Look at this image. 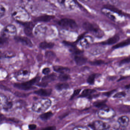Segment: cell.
Instances as JSON below:
<instances>
[{"mask_svg":"<svg viewBox=\"0 0 130 130\" xmlns=\"http://www.w3.org/2000/svg\"><path fill=\"white\" fill-rule=\"evenodd\" d=\"M51 104V101L49 99H40L33 103L32 109L36 112H44L50 108Z\"/></svg>","mask_w":130,"mask_h":130,"instance_id":"cell-1","label":"cell"},{"mask_svg":"<svg viewBox=\"0 0 130 130\" xmlns=\"http://www.w3.org/2000/svg\"><path fill=\"white\" fill-rule=\"evenodd\" d=\"M116 112L114 109L109 107H105L99 109L98 112V116L102 119H110L114 118Z\"/></svg>","mask_w":130,"mask_h":130,"instance_id":"cell-2","label":"cell"},{"mask_svg":"<svg viewBox=\"0 0 130 130\" xmlns=\"http://www.w3.org/2000/svg\"><path fill=\"white\" fill-rule=\"evenodd\" d=\"M40 79V77H36L32 79L31 80L26 82H24L22 83L15 84L14 86L17 89L23 90L32 89H34V87L32 86V85L38 82Z\"/></svg>","mask_w":130,"mask_h":130,"instance_id":"cell-3","label":"cell"},{"mask_svg":"<svg viewBox=\"0 0 130 130\" xmlns=\"http://www.w3.org/2000/svg\"><path fill=\"white\" fill-rule=\"evenodd\" d=\"M58 24L61 27L71 29L76 28L77 27V25L75 20L68 18L61 19L58 21Z\"/></svg>","mask_w":130,"mask_h":130,"instance_id":"cell-4","label":"cell"},{"mask_svg":"<svg viewBox=\"0 0 130 130\" xmlns=\"http://www.w3.org/2000/svg\"><path fill=\"white\" fill-rule=\"evenodd\" d=\"M17 31L16 28L14 25H9L3 30L2 36L7 38L11 36H15L16 35Z\"/></svg>","mask_w":130,"mask_h":130,"instance_id":"cell-5","label":"cell"},{"mask_svg":"<svg viewBox=\"0 0 130 130\" xmlns=\"http://www.w3.org/2000/svg\"><path fill=\"white\" fill-rule=\"evenodd\" d=\"M93 130H103L109 128V125L107 123L101 121H96L89 125Z\"/></svg>","mask_w":130,"mask_h":130,"instance_id":"cell-6","label":"cell"},{"mask_svg":"<svg viewBox=\"0 0 130 130\" xmlns=\"http://www.w3.org/2000/svg\"><path fill=\"white\" fill-rule=\"evenodd\" d=\"M1 106L4 110L8 111L10 109L12 108L13 106V102L8 99L6 96L1 94Z\"/></svg>","mask_w":130,"mask_h":130,"instance_id":"cell-7","label":"cell"},{"mask_svg":"<svg viewBox=\"0 0 130 130\" xmlns=\"http://www.w3.org/2000/svg\"><path fill=\"white\" fill-rule=\"evenodd\" d=\"M21 24L24 26V32L26 35L30 37H31L33 36L32 34V30L34 28V23L32 22H21Z\"/></svg>","mask_w":130,"mask_h":130,"instance_id":"cell-8","label":"cell"},{"mask_svg":"<svg viewBox=\"0 0 130 130\" xmlns=\"http://www.w3.org/2000/svg\"><path fill=\"white\" fill-rule=\"evenodd\" d=\"M47 29V26L45 25H39L36 28L35 31V34L39 38H42L45 35Z\"/></svg>","mask_w":130,"mask_h":130,"instance_id":"cell-9","label":"cell"},{"mask_svg":"<svg viewBox=\"0 0 130 130\" xmlns=\"http://www.w3.org/2000/svg\"><path fill=\"white\" fill-rule=\"evenodd\" d=\"M15 40L18 42H21L24 45H26L29 47L33 46V44L29 39L26 37L23 36H16L15 37Z\"/></svg>","mask_w":130,"mask_h":130,"instance_id":"cell-10","label":"cell"},{"mask_svg":"<svg viewBox=\"0 0 130 130\" xmlns=\"http://www.w3.org/2000/svg\"><path fill=\"white\" fill-rule=\"evenodd\" d=\"M130 119L126 116H122L119 117L118 120V122L121 129H124L128 125Z\"/></svg>","mask_w":130,"mask_h":130,"instance_id":"cell-11","label":"cell"},{"mask_svg":"<svg viewBox=\"0 0 130 130\" xmlns=\"http://www.w3.org/2000/svg\"><path fill=\"white\" fill-rule=\"evenodd\" d=\"M30 72L27 70H23L20 71L17 74V79L19 81L26 80L29 77Z\"/></svg>","mask_w":130,"mask_h":130,"instance_id":"cell-12","label":"cell"},{"mask_svg":"<svg viewBox=\"0 0 130 130\" xmlns=\"http://www.w3.org/2000/svg\"><path fill=\"white\" fill-rule=\"evenodd\" d=\"M83 27L86 31L96 33L99 31V29L96 27H95L92 23L89 22H85L83 25Z\"/></svg>","mask_w":130,"mask_h":130,"instance_id":"cell-13","label":"cell"},{"mask_svg":"<svg viewBox=\"0 0 130 130\" xmlns=\"http://www.w3.org/2000/svg\"><path fill=\"white\" fill-rule=\"evenodd\" d=\"M119 39H120V38H119V36L118 35H115L113 37L110 38L106 41L101 42L100 44L103 45H112L113 44H115V43H117L119 41Z\"/></svg>","mask_w":130,"mask_h":130,"instance_id":"cell-14","label":"cell"},{"mask_svg":"<svg viewBox=\"0 0 130 130\" xmlns=\"http://www.w3.org/2000/svg\"><path fill=\"white\" fill-rule=\"evenodd\" d=\"M52 90L51 89H41L35 92V93L41 96H47L51 94Z\"/></svg>","mask_w":130,"mask_h":130,"instance_id":"cell-15","label":"cell"},{"mask_svg":"<svg viewBox=\"0 0 130 130\" xmlns=\"http://www.w3.org/2000/svg\"><path fill=\"white\" fill-rule=\"evenodd\" d=\"M74 59L76 64L79 66H82L85 64L87 61V59L86 58L79 55H75Z\"/></svg>","mask_w":130,"mask_h":130,"instance_id":"cell-16","label":"cell"},{"mask_svg":"<svg viewBox=\"0 0 130 130\" xmlns=\"http://www.w3.org/2000/svg\"><path fill=\"white\" fill-rule=\"evenodd\" d=\"M55 18L54 16L49 15H45L37 17L35 19V22H50L52 20Z\"/></svg>","mask_w":130,"mask_h":130,"instance_id":"cell-17","label":"cell"},{"mask_svg":"<svg viewBox=\"0 0 130 130\" xmlns=\"http://www.w3.org/2000/svg\"><path fill=\"white\" fill-rule=\"evenodd\" d=\"M53 69L55 72L60 73V74L66 73L68 72H70V71L68 68L61 66H54L53 67Z\"/></svg>","mask_w":130,"mask_h":130,"instance_id":"cell-18","label":"cell"},{"mask_svg":"<svg viewBox=\"0 0 130 130\" xmlns=\"http://www.w3.org/2000/svg\"><path fill=\"white\" fill-rule=\"evenodd\" d=\"M104 8L105 9L109 10H110L112 12L118 13L119 15H124V13L121 10H120L119 9H118L115 7V6H112V5H109V4L105 5L104 6Z\"/></svg>","mask_w":130,"mask_h":130,"instance_id":"cell-19","label":"cell"},{"mask_svg":"<svg viewBox=\"0 0 130 130\" xmlns=\"http://www.w3.org/2000/svg\"><path fill=\"white\" fill-rule=\"evenodd\" d=\"M56 76H57L56 75L54 74L46 75L42 78V82L48 84V83L54 81L55 80Z\"/></svg>","mask_w":130,"mask_h":130,"instance_id":"cell-20","label":"cell"},{"mask_svg":"<svg viewBox=\"0 0 130 130\" xmlns=\"http://www.w3.org/2000/svg\"><path fill=\"white\" fill-rule=\"evenodd\" d=\"M54 46V43L45 41L42 42L39 44V47L43 49L52 48Z\"/></svg>","mask_w":130,"mask_h":130,"instance_id":"cell-21","label":"cell"},{"mask_svg":"<svg viewBox=\"0 0 130 130\" xmlns=\"http://www.w3.org/2000/svg\"><path fill=\"white\" fill-rule=\"evenodd\" d=\"M129 44H130V39H127L125 41H123L121 42L120 43L115 45L112 47V48L116 49V48L125 47V46L128 45Z\"/></svg>","mask_w":130,"mask_h":130,"instance_id":"cell-22","label":"cell"},{"mask_svg":"<svg viewBox=\"0 0 130 130\" xmlns=\"http://www.w3.org/2000/svg\"><path fill=\"white\" fill-rule=\"evenodd\" d=\"M69 87V85L67 83L57 84L55 86V88L58 90H61L64 89H68Z\"/></svg>","mask_w":130,"mask_h":130,"instance_id":"cell-23","label":"cell"},{"mask_svg":"<svg viewBox=\"0 0 130 130\" xmlns=\"http://www.w3.org/2000/svg\"><path fill=\"white\" fill-rule=\"evenodd\" d=\"M53 114L51 112H45L41 114L40 116V118L43 121H46L50 119L53 116Z\"/></svg>","mask_w":130,"mask_h":130,"instance_id":"cell-24","label":"cell"},{"mask_svg":"<svg viewBox=\"0 0 130 130\" xmlns=\"http://www.w3.org/2000/svg\"><path fill=\"white\" fill-rule=\"evenodd\" d=\"M70 76L66 73L61 74L58 77V79L61 81H65L69 79Z\"/></svg>","mask_w":130,"mask_h":130,"instance_id":"cell-25","label":"cell"},{"mask_svg":"<svg viewBox=\"0 0 130 130\" xmlns=\"http://www.w3.org/2000/svg\"><path fill=\"white\" fill-rule=\"evenodd\" d=\"M15 53L12 51H9L5 52L3 54V56L6 58H12L15 57Z\"/></svg>","mask_w":130,"mask_h":130,"instance_id":"cell-26","label":"cell"},{"mask_svg":"<svg viewBox=\"0 0 130 130\" xmlns=\"http://www.w3.org/2000/svg\"><path fill=\"white\" fill-rule=\"evenodd\" d=\"M45 58L49 60H52L55 58V54L52 51H47L45 54Z\"/></svg>","mask_w":130,"mask_h":130,"instance_id":"cell-27","label":"cell"},{"mask_svg":"<svg viewBox=\"0 0 130 130\" xmlns=\"http://www.w3.org/2000/svg\"><path fill=\"white\" fill-rule=\"evenodd\" d=\"M96 76V74H93L89 76L87 79V82L89 84L92 85L94 84L95 82V77Z\"/></svg>","mask_w":130,"mask_h":130,"instance_id":"cell-28","label":"cell"},{"mask_svg":"<svg viewBox=\"0 0 130 130\" xmlns=\"http://www.w3.org/2000/svg\"><path fill=\"white\" fill-rule=\"evenodd\" d=\"M94 91H95L94 90L91 89H86L83 90L81 94V95L83 96H86L92 93Z\"/></svg>","mask_w":130,"mask_h":130,"instance_id":"cell-29","label":"cell"},{"mask_svg":"<svg viewBox=\"0 0 130 130\" xmlns=\"http://www.w3.org/2000/svg\"><path fill=\"white\" fill-rule=\"evenodd\" d=\"M90 63L91 65L93 66H99L104 63V61L102 60H96L94 61H91L90 62Z\"/></svg>","mask_w":130,"mask_h":130,"instance_id":"cell-30","label":"cell"},{"mask_svg":"<svg viewBox=\"0 0 130 130\" xmlns=\"http://www.w3.org/2000/svg\"><path fill=\"white\" fill-rule=\"evenodd\" d=\"M6 13V9L2 5H1L0 7V16L1 18H2V17L4 16Z\"/></svg>","mask_w":130,"mask_h":130,"instance_id":"cell-31","label":"cell"},{"mask_svg":"<svg viewBox=\"0 0 130 130\" xmlns=\"http://www.w3.org/2000/svg\"><path fill=\"white\" fill-rule=\"evenodd\" d=\"M7 38L5 37H3V36L1 37V40H0V44H1V47L7 43Z\"/></svg>","mask_w":130,"mask_h":130,"instance_id":"cell-32","label":"cell"},{"mask_svg":"<svg viewBox=\"0 0 130 130\" xmlns=\"http://www.w3.org/2000/svg\"><path fill=\"white\" fill-rule=\"evenodd\" d=\"M125 93L124 92H121L118 93H116L114 95V97L116 98H122L125 96Z\"/></svg>","mask_w":130,"mask_h":130,"instance_id":"cell-33","label":"cell"},{"mask_svg":"<svg viewBox=\"0 0 130 130\" xmlns=\"http://www.w3.org/2000/svg\"><path fill=\"white\" fill-rule=\"evenodd\" d=\"M73 130H89V128L85 126H78L75 127Z\"/></svg>","mask_w":130,"mask_h":130,"instance_id":"cell-34","label":"cell"},{"mask_svg":"<svg viewBox=\"0 0 130 130\" xmlns=\"http://www.w3.org/2000/svg\"><path fill=\"white\" fill-rule=\"evenodd\" d=\"M130 57L127 58H125V59H123L120 61L119 63L120 65H122V64H124L128 63H130Z\"/></svg>","mask_w":130,"mask_h":130,"instance_id":"cell-35","label":"cell"},{"mask_svg":"<svg viewBox=\"0 0 130 130\" xmlns=\"http://www.w3.org/2000/svg\"><path fill=\"white\" fill-rule=\"evenodd\" d=\"M51 70L48 68H45L42 70V73L43 74L47 75L51 72Z\"/></svg>","mask_w":130,"mask_h":130,"instance_id":"cell-36","label":"cell"},{"mask_svg":"<svg viewBox=\"0 0 130 130\" xmlns=\"http://www.w3.org/2000/svg\"><path fill=\"white\" fill-rule=\"evenodd\" d=\"M81 90L80 89H78L76 90H74V92L73 93L72 95L71 96V99H73V98H74V96L78 95V94L80 92Z\"/></svg>","mask_w":130,"mask_h":130,"instance_id":"cell-37","label":"cell"},{"mask_svg":"<svg viewBox=\"0 0 130 130\" xmlns=\"http://www.w3.org/2000/svg\"><path fill=\"white\" fill-rule=\"evenodd\" d=\"M104 51L103 49L102 48H95V55L99 54H101Z\"/></svg>","mask_w":130,"mask_h":130,"instance_id":"cell-38","label":"cell"},{"mask_svg":"<svg viewBox=\"0 0 130 130\" xmlns=\"http://www.w3.org/2000/svg\"><path fill=\"white\" fill-rule=\"evenodd\" d=\"M56 127L55 126H49L44 128L41 130H55Z\"/></svg>","mask_w":130,"mask_h":130,"instance_id":"cell-39","label":"cell"},{"mask_svg":"<svg viewBox=\"0 0 130 130\" xmlns=\"http://www.w3.org/2000/svg\"><path fill=\"white\" fill-rule=\"evenodd\" d=\"M47 84H48L42 82L41 83H39L38 84H37V85H38V86H39L42 87H45L47 86Z\"/></svg>","mask_w":130,"mask_h":130,"instance_id":"cell-40","label":"cell"},{"mask_svg":"<svg viewBox=\"0 0 130 130\" xmlns=\"http://www.w3.org/2000/svg\"><path fill=\"white\" fill-rule=\"evenodd\" d=\"M29 128L30 130H34V129L36 128V125L34 124H30L29 125Z\"/></svg>","mask_w":130,"mask_h":130,"instance_id":"cell-41","label":"cell"},{"mask_svg":"<svg viewBox=\"0 0 130 130\" xmlns=\"http://www.w3.org/2000/svg\"><path fill=\"white\" fill-rule=\"evenodd\" d=\"M111 130V129H109V128H106V129H104V130Z\"/></svg>","mask_w":130,"mask_h":130,"instance_id":"cell-42","label":"cell"}]
</instances>
